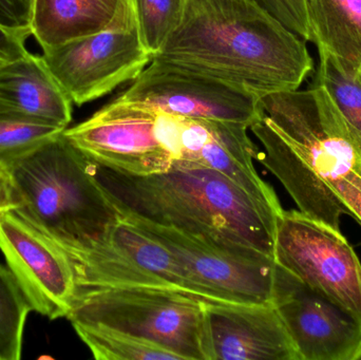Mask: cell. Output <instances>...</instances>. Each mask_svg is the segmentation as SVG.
I'll return each instance as SVG.
<instances>
[{
	"label": "cell",
	"instance_id": "cell-1",
	"mask_svg": "<svg viewBox=\"0 0 361 360\" xmlns=\"http://www.w3.org/2000/svg\"><path fill=\"white\" fill-rule=\"evenodd\" d=\"M152 59L261 97L297 90L314 71L305 40L252 0H186L182 23Z\"/></svg>",
	"mask_w": 361,
	"mask_h": 360
},
{
	"label": "cell",
	"instance_id": "cell-2",
	"mask_svg": "<svg viewBox=\"0 0 361 360\" xmlns=\"http://www.w3.org/2000/svg\"><path fill=\"white\" fill-rule=\"evenodd\" d=\"M262 116L250 127L263 151L257 160L292 197L301 213L339 230L348 215L337 190L361 171L360 156L328 91H281L261 97Z\"/></svg>",
	"mask_w": 361,
	"mask_h": 360
},
{
	"label": "cell",
	"instance_id": "cell-3",
	"mask_svg": "<svg viewBox=\"0 0 361 360\" xmlns=\"http://www.w3.org/2000/svg\"><path fill=\"white\" fill-rule=\"evenodd\" d=\"M93 170L121 217L243 245L274 258L281 213L219 171L197 167L137 175L95 162Z\"/></svg>",
	"mask_w": 361,
	"mask_h": 360
},
{
	"label": "cell",
	"instance_id": "cell-4",
	"mask_svg": "<svg viewBox=\"0 0 361 360\" xmlns=\"http://www.w3.org/2000/svg\"><path fill=\"white\" fill-rule=\"evenodd\" d=\"M19 201L14 213L68 258L99 244L121 219L93 170V162L63 131L6 165Z\"/></svg>",
	"mask_w": 361,
	"mask_h": 360
},
{
	"label": "cell",
	"instance_id": "cell-5",
	"mask_svg": "<svg viewBox=\"0 0 361 360\" xmlns=\"http://www.w3.org/2000/svg\"><path fill=\"white\" fill-rule=\"evenodd\" d=\"M67 319L147 340L183 360H212L206 302L189 294L152 287L78 291Z\"/></svg>",
	"mask_w": 361,
	"mask_h": 360
},
{
	"label": "cell",
	"instance_id": "cell-6",
	"mask_svg": "<svg viewBox=\"0 0 361 360\" xmlns=\"http://www.w3.org/2000/svg\"><path fill=\"white\" fill-rule=\"evenodd\" d=\"M78 291L107 287H152L219 302L187 272L175 254L126 218L92 249L68 258Z\"/></svg>",
	"mask_w": 361,
	"mask_h": 360
},
{
	"label": "cell",
	"instance_id": "cell-7",
	"mask_svg": "<svg viewBox=\"0 0 361 360\" xmlns=\"http://www.w3.org/2000/svg\"><path fill=\"white\" fill-rule=\"evenodd\" d=\"M274 260L361 325V262L341 230L283 209L276 223Z\"/></svg>",
	"mask_w": 361,
	"mask_h": 360
},
{
	"label": "cell",
	"instance_id": "cell-8",
	"mask_svg": "<svg viewBox=\"0 0 361 360\" xmlns=\"http://www.w3.org/2000/svg\"><path fill=\"white\" fill-rule=\"evenodd\" d=\"M126 219L175 254L187 272L219 302H271L276 273L274 258L243 245L193 236L133 218Z\"/></svg>",
	"mask_w": 361,
	"mask_h": 360
},
{
	"label": "cell",
	"instance_id": "cell-9",
	"mask_svg": "<svg viewBox=\"0 0 361 360\" xmlns=\"http://www.w3.org/2000/svg\"><path fill=\"white\" fill-rule=\"evenodd\" d=\"M185 118L238 123L250 128L261 116V97L210 74L152 59L118 97Z\"/></svg>",
	"mask_w": 361,
	"mask_h": 360
},
{
	"label": "cell",
	"instance_id": "cell-10",
	"mask_svg": "<svg viewBox=\"0 0 361 360\" xmlns=\"http://www.w3.org/2000/svg\"><path fill=\"white\" fill-rule=\"evenodd\" d=\"M42 57L76 106L133 82L152 59L142 44L137 25L70 40L42 50Z\"/></svg>",
	"mask_w": 361,
	"mask_h": 360
},
{
	"label": "cell",
	"instance_id": "cell-11",
	"mask_svg": "<svg viewBox=\"0 0 361 360\" xmlns=\"http://www.w3.org/2000/svg\"><path fill=\"white\" fill-rule=\"evenodd\" d=\"M156 120L157 110L116 99L63 135L93 162L130 175H154L175 167L161 145Z\"/></svg>",
	"mask_w": 361,
	"mask_h": 360
},
{
	"label": "cell",
	"instance_id": "cell-12",
	"mask_svg": "<svg viewBox=\"0 0 361 360\" xmlns=\"http://www.w3.org/2000/svg\"><path fill=\"white\" fill-rule=\"evenodd\" d=\"M0 251L33 311L67 318L78 285L66 254L14 211L0 216Z\"/></svg>",
	"mask_w": 361,
	"mask_h": 360
},
{
	"label": "cell",
	"instance_id": "cell-13",
	"mask_svg": "<svg viewBox=\"0 0 361 360\" xmlns=\"http://www.w3.org/2000/svg\"><path fill=\"white\" fill-rule=\"evenodd\" d=\"M300 360H361V325L276 264L273 299Z\"/></svg>",
	"mask_w": 361,
	"mask_h": 360
},
{
	"label": "cell",
	"instance_id": "cell-14",
	"mask_svg": "<svg viewBox=\"0 0 361 360\" xmlns=\"http://www.w3.org/2000/svg\"><path fill=\"white\" fill-rule=\"evenodd\" d=\"M212 360H300L273 302H206Z\"/></svg>",
	"mask_w": 361,
	"mask_h": 360
},
{
	"label": "cell",
	"instance_id": "cell-15",
	"mask_svg": "<svg viewBox=\"0 0 361 360\" xmlns=\"http://www.w3.org/2000/svg\"><path fill=\"white\" fill-rule=\"evenodd\" d=\"M72 101L63 90L42 55L27 53L0 68V116L68 128Z\"/></svg>",
	"mask_w": 361,
	"mask_h": 360
},
{
	"label": "cell",
	"instance_id": "cell-16",
	"mask_svg": "<svg viewBox=\"0 0 361 360\" xmlns=\"http://www.w3.org/2000/svg\"><path fill=\"white\" fill-rule=\"evenodd\" d=\"M135 23L131 0H33L31 33L42 50Z\"/></svg>",
	"mask_w": 361,
	"mask_h": 360
},
{
	"label": "cell",
	"instance_id": "cell-17",
	"mask_svg": "<svg viewBox=\"0 0 361 360\" xmlns=\"http://www.w3.org/2000/svg\"><path fill=\"white\" fill-rule=\"evenodd\" d=\"M312 42L361 71V0H307Z\"/></svg>",
	"mask_w": 361,
	"mask_h": 360
},
{
	"label": "cell",
	"instance_id": "cell-18",
	"mask_svg": "<svg viewBox=\"0 0 361 360\" xmlns=\"http://www.w3.org/2000/svg\"><path fill=\"white\" fill-rule=\"evenodd\" d=\"M319 68L314 84L328 91L347 126L361 164V75L348 69L326 51L319 50Z\"/></svg>",
	"mask_w": 361,
	"mask_h": 360
},
{
	"label": "cell",
	"instance_id": "cell-19",
	"mask_svg": "<svg viewBox=\"0 0 361 360\" xmlns=\"http://www.w3.org/2000/svg\"><path fill=\"white\" fill-rule=\"evenodd\" d=\"M97 360H180L175 353L135 336L97 325H72Z\"/></svg>",
	"mask_w": 361,
	"mask_h": 360
},
{
	"label": "cell",
	"instance_id": "cell-20",
	"mask_svg": "<svg viewBox=\"0 0 361 360\" xmlns=\"http://www.w3.org/2000/svg\"><path fill=\"white\" fill-rule=\"evenodd\" d=\"M31 302L8 268L0 264V360H19Z\"/></svg>",
	"mask_w": 361,
	"mask_h": 360
},
{
	"label": "cell",
	"instance_id": "cell-21",
	"mask_svg": "<svg viewBox=\"0 0 361 360\" xmlns=\"http://www.w3.org/2000/svg\"><path fill=\"white\" fill-rule=\"evenodd\" d=\"M142 44L154 56L182 23L186 0H131Z\"/></svg>",
	"mask_w": 361,
	"mask_h": 360
},
{
	"label": "cell",
	"instance_id": "cell-22",
	"mask_svg": "<svg viewBox=\"0 0 361 360\" xmlns=\"http://www.w3.org/2000/svg\"><path fill=\"white\" fill-rule=\"evenodd\" d=\"M63 131V129L57 127L21 122L0 116V165L6 166L50 141Z\"/></svg>",
	"mask_w": 361,
	"mask_h": 360
},
{
	"label": "cell",
	"instance_id": "cell-23",
	"mask_svg": "<svg viewBox=\"0 0 361 360\" xmlns=\"http://www.w3.org/2000/svg\"><path fill=\"white\" fill-rule=\"evenodd\" d=\"M279 19L305 42H312L307 0H252Z\"/></svg>",
	"mask_w": 361,
	"mask_h": 360
},
{
	"label": "cell",
	"instance_id": "cell-24",
	"mask_svg": "<svg viewBox=\"0 0 361 360\" xmlns=\"http://www.w3.org/2000/svg\"><path fill=\"white\" fill-rule=\"evenodd\" d=\"M30 35V31L13 30L0 25V68L29 53L25 42Z\"/></svg>",
	"mask_w": 361,
	"mask_h": 360
},
{
	"label": "cell",
	"instance_id": "cell-25",
	"mask_svg": "<svg viewBox=\"0 0 361 360\" xmlns=\"http://www.w3.org/2000/svg\"><path fill=\"white\" fill-rule=\"evenodd\" d=\"M337 194L347 209L348 216L361 225V171H353L347 175L338 186Z\"/></svg>",
	"mask_w": 361,
	"mask_h": 360
},
{
	"label": "cell",
	"instance_id": "cell-26",
	"mask_svg": "<svg viewBox=\"0 0 361 360\" xmlns=\"http://www.w3.org/2000/svg\"><path fill=\"white\" fill-rule=\"evenodd\" d=\"M0 25L31 32V12L23 0H0Z\"/></svg>",
	"mask_w": 361,
	"mask_h": 360
},
{
	"label": "cell",
	"instance_id": "cell-27",
	"mask_svg": "<svg viewBox=\"0 0 361 360\" xmlns=\"http://www.w3.org/2000/svg\"><path fill=\"white\" fill-rule=\"evenodd\" d=\"M19 206L18 198L13 187L6 166L0 165V216L15 211Z\"/></svg>",
	"mask_w": 361,
	"mask_h": 360
},
{
	"label": "cell",
	"instance_id": "cell-28",
	"mask_svg": "<svg viewBox=\"0 0 361 360\" xmlns=\"http://www.w3.org/2000/svg\"><path fill=\"white\" fill-rule=\"evenodd\" d=\"M23 1L25 2V6L30 8V12H31L32 1H33V0H23Z\"/></svg>",
	"mask_w": 361,
	"mask_h": 360
},
{
	"label": "cell",
	"instance_id": "cell-29",
	"mask_svg": "<svg viewBox=\"0 0 361 360\" xmlns=\"http://www.w3.org/2000/svg\"><path fill=\"white\" fill-rule=\"evenodd\" d=\"M360 75H361V71H360Z\"/></svg>",
	"mask_w": 361,
	"mask_h": 360
}]
</instances>
